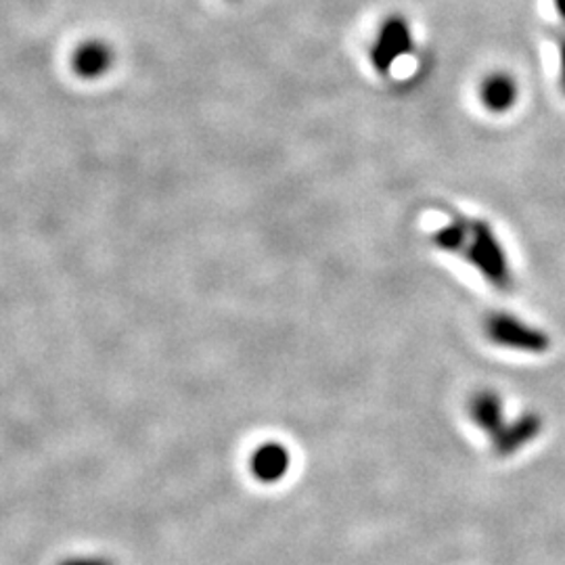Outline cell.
I'll list each match as a JSON object with an SVG mask.
<instances>
[{
	"label": "cell",
	"instance_id": "cell-1",
	"mask_svg": "<svg viewBox=\"0 0 565 565\" xmlns=\"http://www.w3.org/2000/svg\"><path fill=\"white\" fill-rule=\"evenodd\" d=\"M413 49V34L406 20L401 15H392L380 28V34L371 46V63L377 74H387L394 63L403 60Z\"/></svg>",
	"mask_w": 565,
	"mask_h": 565
},
{
	"label": "cell",
	"instance_id": "cell-2",
	"mask_svg": "<svg viewBox=\"0 0 565 565\" xmlns=\"http://www.w3.org/2000/svg\"><path fill=\"white\" fill-rule=\"evenodd\" d=\"M480 97L492 114H505L518 102V84L507 74H492L482 82Z\"/></svg>",
	"mask_w": 565,
	"mask_h": 565
},
{
	"label": "cell",
	"instance_id": "cell-3",
	"mask_svg": "<svg viewBox=\"0 0 565 565\" xmlns=\"http://www.w3.org/2000/svg\"><path fill=\"white\" fill-rule=\"evenodd\" d=\"M111 60H114V55H111L109 46H105L103 42H88L78 49L74 67L84 78H97L109 70Z\"/></svg>",
	"mask_w": 565,
	"mask_h": 565
},
{
	"label": "cell",
	"instance_id": "cell-4",
	"mask_svg": "<svg viewBox=\"0 0 565 565\" xmlns=\"http://www.w3.org/2000/svg\"><path fill=\"white\" fill-rule=\"evenodd\" d=\"M287 469V452L281 446H264L254 457V471L263 480H277Z\"/></svg>",
	"mask_w": 565,
	"mask_h": 565
},
{
	"label": "cell",
	"instance_id": "cell-5",
	"mask_svg": "<svg viewBox=\"0 0 565 565\" xmlns=\"http://www.w3.org/2000/svg\"><path fill=\"white\" fill-rule=\"evenodd\" d=\"M67 565H107L103 564V562H97V559H93V562H72V564Z\"/></svg>",
	"mask_w": 565,
	"mask_h": 565
}]
</instances>
